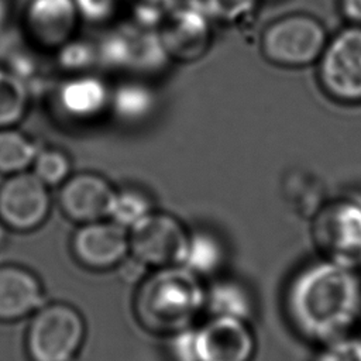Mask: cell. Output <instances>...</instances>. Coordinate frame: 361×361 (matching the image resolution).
<instances>
[{"mask_svg":"<svg viewBox=\"0 0 361 361\" xmlns=\"http://www.w3.org/2000/svg\"><path fill=\"white\" fill-rule=\"evenodd\" d=\"M293 329L324 345L348 337L361 320V278L355 268L322 258L300 268L285 293Z\"/></svg>","mask_w":361,"mask_h":361,"instance_id":"obj_1","label":"cell"},{"mask_svg":"<svg viewBox=\"0 0 361 361\" xmlns=\"http://www.w3.org/2000/svg\"><path fill=\"white\" fill-rule=\"evenodd\" d=\"M204 303L195 274L182 265L158 268L147 278L135 299L141 323L154 331L178 333L189 326Z\"/></svg>","mask_w":361,"mask_h":361,"instance_id":"obj_2","label":"cell"},{"mask_svg":"<svg viewBox=\"0 0 361 361\" xmlns=\"http://www.w3.org/2000/svg\"><path fill=\"white\" fill-rule=\"evenodd\" d=\"M327 39V30L317 17L290 13L264 27L259 35V52L274 66L305 68L317 62Z\"/></svg>","mask_w":361,"mask_h":361,"instance_id":"obj_3","label":"cell"},{"mask_svg":"<svg viewBox=\"0 0 361 361\" xmlns=\"http://www.w3.org/2000/svg\"><path fill=\"white\" fill-rule=\"evenodd\" d=\"M316 66L326 96L341 104H361V25L348 24L329 37Z\"/></svg>","mask_w":361,"mask_h":361,"instance_id":"obj_4","label":"cell"},{"mask_svg":"<svg viewBox=\"0 0 361 361\" xmlns=\"http://www.w3.org/2000/svg\"><path fill=\"white\" fill-rule=\"evenodd\" d=\"M312 237L322 258L361 267V199L347 196L326 203L313 219Z\"/></svg>","mask_w":361,"mask_h":361,"instance_id":"obj_5","label":"cell"},{"mask_svg":"<svg viewBox=\"0 0 361 361\" xmlns=\"http://www.w3.org/2000/svg\"><path fill=\"white\" fill-rule=\"evenodd\" d=\"M83 336L85 323L78 310L52 303L34 314L27 331V350L32 361H71Z\"/></svg>","mask_w":361,"mask_h":361,"instance_id":"obj_6","label":"cell"},{"mask_svg":"<svg viewBox=\"0 0 361 361\" xmlns=\"http://www.w3.org/2000/svg\"><path fill=\"white\" fill-rule=\"evenodd\" d=\"M155 34L169 62L193 63L212 47V18L202 6L176 4L155 27Z\"/></svg>","mask_w":361,"mask_h":361,"instance_id":"obj_7","label":"cell"},{"mask_svg":"<svg viewBox=\"0 0 361 361\" xmlns=\"http://www.w3.org/2000/svg\"><path fill=\"white\" fill-rule=\"evenodd\" d=\"M188 238L173 216L152 210L128 228L130 255L152 268L180 265Z\"/></svg>","mask_w":361,"mask_h":361,"instance_id":"obj_8","label":"cell"},{"mask_svg":"<svg viewBox=\"0 0 361 361\" xmlns=\"http://www.w3.org/2000/svg\"><path fill=\"white\" fill-rule=\"evenodd\" d=\"M97 48V61L109 68L130 73H152L169 62L155 28L128 23L107 34Z\"/></svg>","mask_w":361,"mask_h":361,"instance_id":"obj_9","label":"cell"},{"mask_svg":"<svg viewBox=\"0 0 361 361\" xmlns=\"http://www.w3.org/2000/svg\"><path fill=\"white\" fill-rule=\"evenodd\" d=\"M80 21L75 0H27L21 14L28 44L51 54L76 38Z\"/></svg>","mask_w":361,"mask_h":361,"instance_id":"obj_10","label":"cell"},{"mask_svg":"<svg viewBox=\"0 0 361 361\" xmlns=\"http://www.w3.org/2000/svg\"><path fill=\"white\" fill-rule=\"evenodd\" d=\"M48 189L30 171L7 176L0 185V221L20 231L41 226L51 209Z\"/></svg>","mask_w":361,"mask_h":361,"instance_id":"obj_11","label":"cell"},{"mask_svg":"<svg viewBox=\"0 0 361 361\" xmlns=\"http://www.w3.org/2000/svg\"><path fill=\"white\" fill-rule=\"evenodd\" d=\"M117 189L96 172L71 173L58 190L62 213L72 221L86 224L110 217Z\"/></svg>","mask_w":361,"mask_h":361,"instance_id":"obj_12","label":"cell"},{"mask_svg":"<svg viewBox=\"0 0 361 361\" xmlns=\"http://www.w3.org/2000/svg\"><path fill=\"white\" fill-rule=\"evenodd\" d=\"M254 337L247 323L230 317H212L195 329L196 361H250Z\"/></svg>","mask_w":361,"mask_h":361,"instance_id":"obj_13","label":"cell"},{"mask_svg":"<svg viewBox=\"0 0 361 361\" xmlns=\"http://www.w3.org/2000/svg\"><path fill=\"white\" fill-rule=\"evenodd\" d=\"M72 250L83 265L106 269L118 265L130 252L128 231L111 220L86 223L73 234Z\"/></svg>","mask_w":361,"mask_h":361,"instance_id":"obj_14","label":"cell"},{"mask_svg":"<svg viewBox=\"0 0 361 361\" xmlns=\"http://www.w3.org/2000/svg\"><path fill=\"white\" fill-rule=\"evenodd\" d=\"M111 89L92 73L66 76L56 87L59 110L75 121L94 120L110 109Z\"/></svg>","mask_w":361,"mask_h":361,"instance_id":"obj_15","label":"cell"},{"mask_svg":"<svg viewBox=\"0 0 361 361\" xmlns=\"http://www.w3.org/2000/svg\"><path fill=\"white\" fill-rule=\"evenodd\" d=\"M42 289L38 279L16 265L0 267V320H17L38 310Z\"/></svg>","mask_w":361,"mask_h":361,"instance_id":"obj_16","label":"cell"},{"mask_svg":"<svg viewBox=\"0 0 361 361\" xmlns=\"http://www.w3.org/2000/svg\"><path fill=\"white\" fill-rule=\"evenodd\" d=\"M204 303L213 317H230L247 322L254 310L250 292L237 281L223 279L214 282L207 293Z\"/></svg>","mask_w":361,"mask_h":361,"instance_id":"obj_17","label":"cell"},{"mask_svg":"<svg viewBox=\"0 0 361 361\" xmlns=\"http://www.w3.org/2000/svg\"><path fill=\"white\" fill-rule=\"evenodd\" d=\"M30 107L27 82L14 71L0 68V128L16 127Z\"/></svg>","mask_w":361,"mask_h":361,"instance_id":"obj_18","label":"cell"},{"mask_svg":"<svg viewBox=\"0 0 361 361\" xmlns=\"http://www.w3.org/2000/svg\"><path fill=\"white\" fill-rule=\"evenodd\" d=\"M224 261V247L220 240L207 233L197 231L189 234L182 267L195 275H210L216 272Z\"/></svg>","mask_w":361,"mask_h":361,"instance_id":"obj_19","label":"cell"},{"mask_svg":"<svg viewBox=\"0 0 361 361\" xmlns=\"http://www.w3.org/2000/svg\"><path fill=\"white\" fill-rule=\"evenodd\" d=\"M38 147L14 127L0 128V173L4 176L25 172L31 168Z\"/></svg>","mask_w":361,"mask_h":361,"instance_id":"obj_20","label":"cell"},{"mask_svg":"<svg viewBox=\"0 0 361 361\" xmlns=\"http://www.w3.org/2000/svg\"><path fill=\"white\" fill-rule=\"evenodd\" d=\"M154 96L151 90L140 83H126L111 89L110 110L121 120L135 121L151 113Z\"/></svg>","mask_w":361,"mask_h":361,"instance_id":"obj_21","label":"cell"},{"mask_svg":"<svg viewBox=\"0 0 361 361\" xmlns=\"http://www.w3.org/2000/svg\"><path fill=\"white\" fill-rule=\"evenodd\" d=\"M31 172L48 188L59 186L72 172V164L66 152L59 148L38 149L31 165Z\"/></svg>","mask_w":361,"mask_h":361,"instance_id":"obj_22","label":"cell"},{"mask_svg":"<svg viewBox=\"0 0 361 361\" xmlns=\"http://www.w3.org/2000/svg\"><path fill=\"white\" fill-rule=\"evenodd\" d=\"M151 212V202L141 190L126 188L117 190L109 219L128 230Z\"/></svg>","mask_w":361,"mask_h":361,"instance_id":"obj_23","label":"cell"},{"mask_svg":"<svg viewBox=\"0 0 361 361\" xmlns=\"http://www.w3.org/2000/svg\"><path fill=\"white\" fill-rule=\"evenodd\" d=\"M55 56L58 65L68 73V76L87 73L90 65L97 61V48L87 42H82L76 37L58 49Z\"/></svg>","mask_w":361,"mask_h":361,"instance_id":"obj_24","label":"cell"},{"mask_svg":"<svg viewBox=\"0 0 361 361\" xmlns=\"http://www.w3.org/2000/svg\"><path fill=\"white\" fill-rule=\"evenodd\" d=\"M176 4V0H123V13L134 24L155 28Z\"/></svg>","mask_w":361,"mask_h":361,"instance_id":"obj_25","label":"cell"},{"mask_svg":"<svg viewBox=\"0 0 361 361\" xmlns=\"http://www.w3.org/2000/svg\"><path fill=\"white\" fill-rule=\"evenodd\" d=\"M261 0H202L207 16L221 23H237L247 18Z\"/></svg>","mask_w":361,"mask_h":361,"instance_id":"obj_26","label":"cell"},{"mask_svg":"<svg viewBox=\"0 0 361 361\" xmlns=\"http://www.w3.org/2000/svg\"><path fill=\"white\" fill-rule=\"evenodd\" d=\"M82 20L102 24L107 23L123 11V0H75Z\"/></svg>","mask_w":361,"mask_h":361,"instance_id":"obj_27","label":"cell"},{"mask_svg":"<svg viewBox=\"0 0 361 361\" xmlns=\"http://www.w3.org/2000/svg\"><path fill=\"white\" fill-rule=\"evenodd\" d=\"M314 361H361V347L357 337H344L322 345Z\"/></svg>","mask_w":361,"mask_h":361,"instance_id":"obj_28","label":"cell"},{"mask_svg":"<svg viewBox=\"0 0 361 361\" xmlns=\"http://www.w3.org/2000/svg\"><path fill=\"white\" fill-rule=\"evenodd\" d=\"M172 355L176 361H196L195 329H183L173 334L171 343Z\"/></svg>","mask_w":361,"mask_h":361,"instance_id":"obj_29","label":"cell"},{"mask_svg":"<svg viewBox=\"0 0 361 361\" xmlns=\"http://www.w3.org/2000/svg\"><path fill=\"white\" fill-rule=\"evenodd\" d=\"M338 8L348 24L361 25V0H338Z\"/></svg>","mask_w":361,"mask_h":361,"instance_id":"obj_30","label":"cell"},{"mask_svg":"<svg viewBox=\"0 0 361 361\" xmlns=\"http://www.w3.org/2000/svg\"><path fill=\"white\" fill-rule=\"evenodd\" d=\"M120 264H121V275L127 281H138L140 278L142 279L144 271H145V268H148L147 265H144L141 261H138L133 255H130V258H127V259L124 258Z\"/></svg>","mask_w":361,"mask_h":361,"instance_id":"obj_31","label":"cell"},{"mask_svg":"<svg viewBox=\"0 0 361 361\" xmlns=\"http://www.w3.org/2000/svg\"><path fill=\"white\" fill-rule=\"evenodd\" d=\"M357 340H358V344H360V347H361V334L357 337Z\"/></svg>","mask_w":361,"mask_h":361,"instance_id":"obj_32","label":"cell"}]
</instances>
